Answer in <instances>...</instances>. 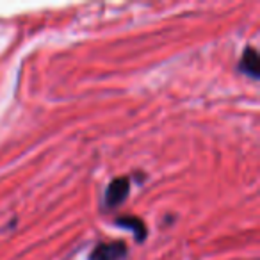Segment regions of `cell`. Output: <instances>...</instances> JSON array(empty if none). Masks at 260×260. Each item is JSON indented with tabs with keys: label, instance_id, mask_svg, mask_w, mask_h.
<instances>
[{
	"label": "cell",
	"instance_id": "obj_1",
	"mask_svg": "<svg viewBox=\"0 0 260 260\" xmlns=\"http://www.w3.org/2000/svg\"><path fill=\"white\" fill-rule=\"evenodd\" d=\"M126 255V246L123 241L100 242L91 251L89 260H123Z\"/></svg>",
	"mask_w": 260,
	"mask_h": 260
},
{
	"label": "cell",
	"instance_id": "obj_3",
	"mask_svg": "<svg viewBox=\"0 0 260 260\" xmlns=\"http://www.w3.org/2000/svg\"><path fill=\"white\" fill-rule=\"evenodd\" d=\"M239 70L246 75L253 77V79H258L260 75V64H258V54L253 47H248L244 50L241 57V62H239Z\"/></svg>",
	"mask_w": 260,
	"mask_h": 260
},
{
	"label": "cell",
	"instance_id": "obj_2",
	"mask_svg": "<svg viewBox=\"0 0 260 260\" xmlns=\"http://www.w3.org/2000/svg\"><path fill=\"white\" fill-rule=\"evenodd\" d=\"M130 192V180L126 177H119L109 184L105 191V203L107 207H118Z\"/></svg>",
	"mask_w": 260,
	"mask_h": 260
},
{
	"label": "cell",
	"instance_id": "obj_4",
	"mask_svg": "<svg viewBox=\"0 0 260 260\" xmlns=\"http://www.w3.org/2000/svg\"><path fill=\"white\" fill-rule=\"evenodd\" d=\"M116 223L121 224V226L126 228V230L134 232V235H136V239H138V241H143V239L146 237V226H145V223L139 219V217H136V216L119 217Z\"/></svg>",
	"mask_w": 260,
	"mask_h": 260
}]
</instances>
